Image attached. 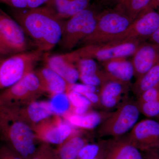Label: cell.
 <instances>
[{"instance_id":"6da1fadb","label":"cell","mask_w":159,"mask_h":159,"mask_svg":"<svg viewBox=\"0 0 159 159\" xmlns=\"http://www.w3.org/2000/svg\"><path fill=\"white\" fill-rule=\"evenodd\" d=\"M11 14L37 50L44 53L59 43L64 20L57 17L45 6L33 9L12 8Z\"/></svg>"},{"instance_id":"7a4b0ae2","label":"cell","mask_w":159,"mask_h":159,"mask_svg":"<svg viewBox=\"0 0 159 159\" xmlns=\"http://www.w3.org/2000/svg\"><path fill=\"white\" fill-rule=\"evenodd\" d=\"M0 137L23 159H29L37 147L33 129L11 107L0 106Z\"/></svg>"},{"instance_id":"3957f363","label":"cell","mask_w":159,"mask_h":159,"mask_svg":"<svg viewBox=\"0 0 159 159\" xmlns=\"http://www.w3.org/2000/svg\"><path fill=\"white\" fill-rule=\"evenodd\" d=\"M104 9L95 1L88 8L64 20L58 44L60 48L69 51L80 45L93 31L99 15Z\"/></svg>"},{"instance_id":"277c9868","label":"cell","mask_w":159,"mask_h":159,"mask_svg":"<svg viewBox=\"0 0 159 159\" xmlns=\"http://www.w3.org/2000/svg\"><path fill=\"white\" fill-rule=\"evenodd\" d=\"M43 52L35 49L0 58V92L10 87L34 71Z\"/></svg>"},{"instance_id":"5b68a950","label":"cell","mask_w":159,"mask_h":159,"mask_svg":"<svg viewBox=\"0 0 159 159\" xmlns=\"http://www.w3.org/2000/svg\"><path fill=\"white\" fill-rule=\"evenodd\" d=\"M144 40L135 39L109 42L98 44L81 46L71 51L75 62L81 58L97 60L102 62L113 59L133 56L139 46Z\"/></svg>"},{"instance_id":"8992f818","label":"cell","mask_w":159,"mask_h":159,"mask_svg":"<svg viewBox=\"0 0 159 159\" xmlns=\"http://www.w3.org/2000/svg\"><path fill=\"white\" fill-rule=\"evenodd\" d=\"M140 114L136 101L125 99L98 126L97 136L114 138L123 136L136 124Z\"/></svg>"},{"instance_id":"52a82bcc","label":"cell","mask_w":159,"mask_h":159,"mask_svg":"<svg viewBox=\"0 0 159 159\" xmlns=\"http://www.w3.org/2000/svg\"><path fill=\"white\" fill-rule=\"evenodd\" d=\"M132 21L113 9L105 8L97 20L93 31L80 43L81 46L108 42L125 31Z\"/></svg>"},{"instance_id":"ba28073f","label":"cell","mask_w":159,"mask_h":159,"mask_svg":"<svg viewBox=\"0 0 159 159\" xmlns=\"http://www.w3.org/2000/svg\"><path fill=\"white\" fill-rule=\"evenodd\" d=\"M34 71L0 92V106L19 107L35 101L44 93Z\"/></svg>"},{"instance_id":"9c48e42d","label":"cell","mask_w":159,"mask_h":159,"mask_svg":"<svg viewBox=\"0 0 159 159\" xmlns=\"http://www.w3.org/2000/svg\"><path fill=\"white\" fill-rule=\"evenodd\" d=\"M159 27V11L148 9L141 12L125 31L109 42L148 39Z\"/></svg>"},{"instance_id":"30bf717a","label":"cell","mask_w":159,"mask_h":159,"mask_svg":"<svg viewBox=\"0 0 159 159\" xmlns=\"http://www.w3.org/2000/svg\"><path fill=\"white\" fill-rule=\"evenodd\" d=\"M72 125L54 115L35 125L33 128L36 140L49 144L59 145L74 131Z\"/></svg>"},{"instance_id":"8fae6325","label":"cell","mask_w":159,"mask_h":159,"mask_svg":"<svg viewBox=\"0 0 159 159\" xmlns=\"http://www.w3.org/2000/svg\"><path fill=\"white\" fill-rule=\"evenodd\" d=\"M125 136L140 151L156 148L159 144V122L152 119L142 120L137 122Z\"/></svg>"},{"instance_id":"7c38bea8","label":"cell","mask_w":159,"mask_h":159,"mask_svg":"<svg viewBox=\"0 0 159 159\" xmlns=\"http://www.w3.org/2000/svg\"><path fill=\"white\" fill-rule=\"evenodd\" d=\"M159 60V46L142 42L133 55L134 76L138 79L149 71Z\"/></svg>"},{"instance_id":"4fadbf2b","label":"cell","mask_w":159,"mask_h":159,"mask_svg":"<svg viewBox=\"0 0 159 159\" xmlns=\"http://www.w3.org/2000/svg\"><path fill=\"white\" fill-rule=\"evenodd\" d=\"M0 34L18 52L27 51V35L13 18L0 10Z\"/></svg>"},{"instance_id":"5bb4252c","label":"cell","mask_w":159,"mask_h":159,"mask_svg":"<svg viewBox=\"0 0 159 159\" xmlns=\"http://www.w3.org/2000/svg\"><path fill=\"white\" fill-rule=\"evenodd\" d=\"M103 159H144L140 150L125 136L104 141Z\"/></svg>"},{"instance_id":"9a60e30c","label":"cell","mask_w":159,"mask_h":159,"mask_svg":"<svg viewBox=\"0 0 159 159\" xmlns=\"http://www.w3.org/2000/svg\"><path fill=\"white\" fill-rule=\"evenodd\" d=\"M11 107L32 129L40 122L54 115L49 102L46 101L35 100L21 106Z\"/></svg>"},{"instance_id":"2e32d148","label":"cell","mask_w":159,"mask_h":159,"mask_svg":"<svg viewBox=\"0 0 159 159\" xmlns=\"http://www.w3.org/2000/svg\"><path fill=\"white\" fill-rule=\"evenodd\" d=\"M79 74V79L83 84L97 87L112 80L105 71L101 70L95 60L81 58L76 63Z\"/></svg>"},{"instance_id":"e0dca14e","label":"cell","mask_w":159,"mask_h":159,"mask_svg":"<svg viewBox=\"0 0 159 159\" xmlns=\"http://www.w3.org/2000/svg\"><path fill=\"white\" fill-rule=\"evenodd\" d=\"M130 84L111 80L100 87L99 94L101 109L109 111L119 104L130 88Z\"/></svg>"},{"instance_id":"ac0fdd59","label":"cell","mask_w":159,"mask_h":159,"mask_svg":"<svg viewBox=\"0 0 159 159\" xmlns=\"http://www.w3.org/2000/svg\"><path fill=\"white\" fill-rule=\"evenodd\" d=\"M46 66L53 70L71 85L76 83L79 74L76 64L72 61L68 53L49 56Z\"/></svg>"},{"instance_id":"d6986e66","label":"cell","mask_w":159,"mask_h":159,"mask_svg":"<svg viewBox=\"0 0 159 159\" xmlns=\"http://www.w3.org/2000/svg\"><path fill=\"white\" fill-rule=\"evenodd\" d=\"M40 84L44 93L52 96L67 93L70 85L53 70L46 66L35 71Z\"/></svg>"},{"instance_id":"ffe728a7","label":"cell","mask_w":159,"mask_h":159,"mask_svg":"<svg viewBox=\"0 0 159 159\" xmlns=\"http://www.w3.org/2000/svg\"><path fill=\"white\" fill-rule=\"evenodd\" d=\"M92 0H48L44 6L60 19L70 18L92 4Z\"/></svg>"},{"instance_id":"44dd1931","label":"cell","mask_w":159,"mask_h":159,"mask_svg":"<svg viewBox=\"0 0 159 159\" xmlns=\"http://www.w3.org/2000/svg\"><path fill=\"white\" fill-rule=\"evenodd\" d=\"M105 72L112 80L130 84L134 76L131 61L126 58H117L101 62Z\"/></svg>"},{"instance_id":"7402d4cb","label":"cell","mask_w":159,"mask_h":159,"mask_svg":"<svg viewBox=\"0 0 159 159\" xmlns=\"http://www.w3.org/2000/svg\"><path fill=\"white\" fill-rule=\"evenodd\" d=\"M151 0H107L103 7L112 9L133 21L148 6Z\"/></svg>"},{"instance_id":"603a6c76","label":"cell","mask_w":159,"mask_h":159,"mask_svg":"<svg viewBox=\"0 0 159 159\" xmlns=\"http://www.w3.org/2000/svg\"><path fill=\"white\" fill-rule=\"evenodd\" d=\"M111 113V112L104 111L99 112L91 111L83 115L69 114L64 116L68 123L72 126L91 129L99 126Z\"/></svg>"},{"instance_id":"cb8c5ba5","label":"cell","mask_w":159,"mask_h":159,"mask_svg":"<svg viewBox=\"0 0 159 159\" xmlns=\"http://www.w3.org/2000/svg\"><path fill=\"white\" fill-rule=\"evenodd\" d=\"M88 143L81 132L74 130L56 149L58 159H76L80 151Z\"/></svg>"},{"instance_id":"d4e9b609","label":"cell","mask_w":159,"mask_h":159,"mask_svg":"<svg viewBox=\"0 0 159 159\" xmlns=\"http://www.w3.org/2000/svg\"><path fill=\"white\" fill-rule=\"evenodd\" d=\"M159 83V60L151 69L142 77L136 79L131 88L138 98L146 90Z\"/></svg>"},{"instance_id":"484cf974","label":"cell","mask_w":159,"mask_h":159,"mask_svg":"<svg viewBox=\"0 0 159 159\" xmlns=\"http://www.w3.org/2000/svg\"><path fill=\"white\" fill-rule=\"evenodd\" d=\"M49 103L54 115L65 116L71 113L72 106L66 93L53 95Z\"/></svg>"},{"instance_id":"4316f807","label":"cell","mask_w":159,"mask_h":159,"mask_svg":"<svg viewBox=\"0 0 159 159\" xmlns=\"http://www.w3.org/2000/svg\"><path fill=\"white\" fill-rule=\"evenodd\" d=\"M48 0H0V2L13 9H33L42 7Z\"/></svg>"},{"instance_id":"83f0119b","label":"cell","mask_w":159,"mask_h":159,"mask_svg":"<svg viewBox=\"0 0 159 159\" xmlns=\"http://www.w3.org/2000/svg\"><path fill=\"white\" fill-rule=\"evenodd\" d=\"M29 159H58L56 149L48 143L42 142L37 146L34 153Z\"/></svg>"},{"instance_id":"f1b7e54d","label":"cell","mask_w":159,"mask_h":159,"mask_svg":"<svg viewBox=\"0 0 159 159\" xmlns=\"http://www.w3.org/2000/svg\"><path fill=\"white\" fill-rule=\"evenodd\" d=\"M104 142L98 143H88L80 151L76 159H94L103 148Z\"/></svg>"},{"instance_id":"f546056e","label":"cell","mask_w":159,"mask_h":159,"mask_svg":"<svg viewBox=\"0 0 159 159\" xmlns=\"http://www.w3.org/2000/svg\"><path fill=\"white\" fill-rule=\"evenodd\" d=\"M137 102L140 113L149 118H157L159 116V99L149 102Z\"/></svg>"},{"instance_id":"4dcf8cb0","label":"cell","mask_w":159,"mask_h":159,"mask_svg":"<svg viewBox=\"0 0 159 159\" xmlns=\"http://www.w3.org/2000/svg\"><path fill=\"white\" fill-rule=\"evenodd\" d=\"M66 93L70 102L72 109L93 107L90 102L82 94L73 91H69Z\"/></svg>"},{"instance_id":"1f68e13d","label":"cell","mask_w":159,"mask_h":159,"mask_svg":"<svg viewBox=\"0 0 159 159\" xmlns=\"http://www.w3.org/2000/svg\"><path fill=\"white\" fill-rule=\"evenodd\" d=\"M159 99V83L146 90L138 98L137 102H149Z\"/></svg>"},{"instance_id":"d6a6232c","label":"cell","mask_w":159,"mask_h":159,"mask_svg":"<svg viewBox=\"0 0 159 159\" xmlns=\"http://www.w3.org/2000/svg\"><path fill=\"white\" fill-rule=\"evenodd\" d=\"M19 53L0 34V55L9 56Z\"/></svg>"},{"instance_id":"836d02e7","label":"cell","mask_w":159,"mask_h":159,"mask_svg":"<svg viewBox=\"0 0 159 159\" xmlns=\"http://www.w3.org/2000/svg\"><path fill=\"white\" fill-rule=\"evenodd\" d=\"M0 159H23L5 144L0 146Z\"/></svg>"},{"instance_id":"e575fe53","label":"cell","mask_w":159,"mask_h":159,"mask_svg":"<svg viewBox=\"0 0 159 159\" xmlns=\"http://www.w3.org/2000/svg\"><path fill=\"white\" fill-rule=\"evenodd\" d=\"M69 91H73L75 93L81 94L88 93H94V92H96V87L87 85L84 84H76L75 83L70 85Z\"/></svg>"},{"instance_id":"d590c367","label":"cell","mask_w":159,"mask_h":159,"mask_svg":"<svg viewBox=\"0 0 159 159\" xmlns=\"http://www.w3.org/2000/svg\"><path fill=\"white\" fill-rule=\"evenodd\" d=\"M82 95H84L90 102L93 107L101 109L99 93H97L96 92H94L86 93Z\"/></svg>"},{"instance_id":"8d00e7d4","label":"cell","mask_w":159,"mask_h":159,"mask_svg":"<svg viewBox=\"0 0 159 159\" xmlns=\"http://www.w3.org/2000/svg\"><path fill=\"white\" fill-rule=\"evenodd\" d=\"M144 159H159V154L156 148H152L144 151Z\"/></svg>"},{"instance_id":"74e56055","label":"cell","mask_w":159,"mask_h":159,"mask_svg":"<svg viewBox=\"0 0 159 159\" xmlns=\"http://www.w3.org/2000/svg\"><path fill=\"white\" fill-rule=\"evenodd\" d=\"M159 11V10H158ZM149 42L159 46V27L150 37L148 38Z\"/></svg>"},{"instance_id":"f35d334b","label":"cell","mask_w":159,"mask_h":159,"mask_svg":"<svg viewBox=\"0 0 159 159\" xmlns=\"http://www.w3.org/2000/svg\"><path fill=\"white\" fill-rule=\"evenodd\" d=\"M148 9L159 10V0H151L148 7L144 11Z\"/></svg>"},{"instance_id":"ab89813d","label":"cell","mask_w":159,"mask_h":159,"mask_svg":"<svg viewBox=\"0 0 159 159\" xmlns=\"http://www.w3.org/2000/svg\"><path fill=\"white\" fill-rule=\"evenodd\" d=\"M103 142H104V141H103ZM103 147H104V144H103V148H102V150H101L100 152H99L98 155L94 159H103V158H104V154H103Z\"/></svg>"},{"instance_id":"60d3db41","label":"cell","mask_w":159,"mask_h":159,"mask_svg":"<svg viewBox=\"0 0 159 159\" xmlns=\"http://www.w3.org/2000/svg\"><path fill=\"white\" fill-rule=\"evenodd\" d=\"M107 1V0H95V1H96L97 2L102 6H103V5H104V3L106 2Z\"/></svg>"},{"instance_id":"b9f144b4","label":"cell","mask_w":159,"mask_h":159,"mask_svg":"<svg viewBox=\"0 0 159 159\" xmlns=\"http://www.w3.org/2000/svg\"><path fill=\"white\" fill-rule=\"evenodd\" d=\"M156 149L157 151L158 152L159 154V144L158 145V146H157V148H156Z\"/></svg>"},{"instance_id":"7bdbcfd3","label":"cell","mask_w":159,"mask_h":159,"mask_svg":"<svg viewBox=\"0 0 159 159\" xmlns=\"http://www.w3.org/2000/svg\"><path fill=\"white\" fill-rule=\"evenodd\" d=\"M157 119H159V116L158 117Z\"/></svg>"}]
</instances>
